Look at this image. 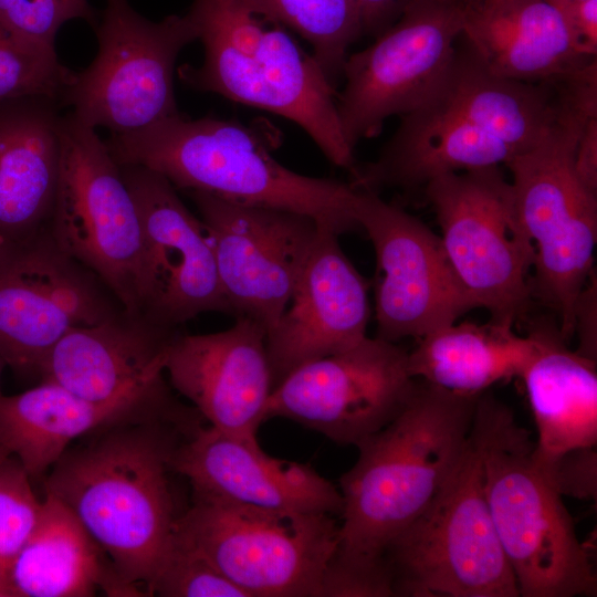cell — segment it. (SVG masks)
<instances>
[{
  "label": "cell",
  "mask_w": 597,
  "mask_h": 597,
  "mask_svg": "<svg viewBox=\"0 0 597 597\" xmlns=\"http://www.w3.org/2000/svg\"><path fill=\"white\" fill-rule=\"evenodd\" d=\"M197 416L181 406L102 428L67 448L45 481L46 493L73 512L123 582L143 596L175 533L169 473Z\"/></svg>",
  "instance_id": "cell-1"
},
{
  "label": "cell",
  "mask_w": 597,
  "mask_h": 597,
  "mask_svg": "<svg viewBox=\"0 0 597 597\" xmlns=\"http://www.w3.org/2000/svg\"><path fill=\"white\" fill-rule=\"evenodd\" d=\"M480 395L417 379L398 416L356 447L357 461L339 480L343 523L334 558L359 565L386 562L388 545L461 461Z\"/></svg>",
  "instance_id": "cell-2"
},
{
  "label": "cell",
  "mask_w": 597,
  "mask_h": 597,
  "mask_svg": "<svg viewBox=\"0 0 597 597\" xmlns=\"http://www.w3.org/2000/svg\"><path fill=\"white\" fill-rule=\"evenodd\" d=\"M266 137L254 125L179 113L136 130L111 133L104 142L118 166L146 167L176 189L303 213L337 235L360 229L357 190L349 182L286 168L273 157L274 143Z\"/></svg>",
  "instance_id": "cell-3"
},
{
  "label": "cell",
  "mask_w": 597,
  "mask_h": 597,
  "mask_svg": "<svg viewBox=\"0 0 597 597\" xmlns=\"http://www.w3.org/2000/svg\"><path fill=\"white\" fill-rule=\"evenodd\" d=\"M188 13L205 54L199 67L178 69L186 85L294 122L333 165L353 170L335 86L286 28L244 0H193Z\"/></svg>",
  "instance_id": "cell-4"
},
{
  "label": "cell",
  "mask_w": 597,
  "mask_h": 597,
  "mask_svg": "<svg viewBox=\"0 0 597 597\" xmlns=\"http://www.w3.org/2000/svg\"><path fill=\"white\" fill-rule=\"evenodd\" d=\"M493 524L523 597L596 596L597 578L562 495L512 409L482 392L472 422Z\"/></svg>",
  "instance_id": "cell-5"
},
{
  "label": "cell",
  "mask_w": 597,
  "mask_h": 597,
  "mask_svg": "<svg viewBox=\"0 0 597 597\" xmlns=\"http://www.w3.org/2000/svg\"><path fill=\"white\" fill-rule=\"evenodd\" d=\"M590 119L558 107L544 137L505 164L516 216L535 249L532 298L555 314L567 342L578 295L595 271L597 192L574 169L576 143Z\"/></svg>",
  "instance_id": "cell-6"
},
{
  "label": "cell",
  "mask_w": 597,
  "mask_h": 597,
  "mask_svg": "<svg viewBox=\"0 0 597 597\" xmlns=\"http://www.w3.org/2000/svg\"><path fill=\"white\" fill-rule=\"evenodd\" d=\"M385 558L396 596H520L485 498L481 452L472 428L451 476L391 541Z\"/></svg>",
  "instance_id": "cell-7"
},
{
  "label": "cell",
  "mask_w": 597,
  "mask_h": 597,
  "mask_svg": "<svg viewBox=\"0 0 597 597\" xmlns=\"http://www.w3.org/2000/svg\"><path fill=\"white\" fill-rule=\"evenodd\" d=\"M46 228L56 245L93 272L130 315H144L145 260L135 201L106 144L71 112Z\"/></svg>",
  "instance_id": "cell-8"
},
{
  "label": "cell",
  "mask_w": 597,
  "mask_h": 597,
  "mask_svg": "<svg viewBox=\"0 0 597 597\" xmlns=\"http://www.w3.org/2000/svg\"><path fill=\"white\" fill-rule=\"evenodd\" d=\"M175 533L249 597H320L339 525L329 514L265 510L192 494Z\"/></svg>",
  "instance_id": "cell-9"
},
{
  "label": "cell",
  "mask_w": 597,
  "mask_h": 597,
  "mask_svg": "<svg viewBox=\"0 0 597 597\" xmlns=\"http://www.w3.org/2000/svg\"><path fill=\"white\" fill-rule=\"evenodd\" d=\"M423 190L449 262L475 308L501 324L525 320L535 249L500 166L442 175Z\"/></svg>",
  "instance_id": "cell-10"
},
{
  "label": "cell",
  "mask_w": 597,
  "mask_h": 597,
  "mask_svg": "<svg viewBox=\"0 0 597 597\" xmlns=\"http://www.w3.org/2000/svg\"><path fill=\"white\" fill-rule=\"evenodd\" d=\"M98 52L74 73L62 107L85 125L127 133L179 114L174 71L181 50L198 40L187 12L153 21L129 0H105L94 28Z\"/></svg>",
  "instance_id": "cell-11"
},
{
  "label": "cell",
  "mask_w": 597,
  "mask_h": 597,
  "mask_svg": "<svg viewBox=\"0 0 597 597\" xmlns=\"http://www.w3.org/2000/svg\"><path fill=\"white\" fill-rule=\"evenodd\" d=\"M473 0H410L366 49L349 54L336 106L352 149L387 118L428 105L451 64Z\"/></svg>",
  "instance_id": "cell-12"
},
{
  "label": "cell",
  "mask_w": 597,
  "mask_h": 597,
  "mask_svg": "<svg viewBox=\"0 0 597 597\" xmlns=\"http://www.w3.org/2000/svg\"><path fill=\"white\" fill-rule=\"evenodd\" d=\"M124 311L103 282L64 253L46 226L0 245V358L36 374L71 329Z\"/></svg>",
  "instance_id": "cell-13"
},
{
  "label": "cell",
  "mask_w": 597,
  "mask_h": 597,
  "mask_svg": "<svg viewBox=\"0 0 597 597\" xmlns=\"http://www.w3.org/2000/svg\"><path fill=\"white\" fill-rule=\"evenodd\" d=\"M416 383L405 348L366 336L292 371L273 389L265 420L285 418L336 443L357 447L398 416Z\"/></svg>",
  "instance_id": "cell-14"
},
{
  "label": "cell",
  "mask_w": 597,
  "mask_h": 597,
  "mask_svg": "<svg viewBox=\"0 0 597 597\" xmlns=\"http://www.w3.org/2000/svg\"><path fill=\"white\" fill-rule=\"evenodd\" d=\"M187 192L212 245L232 315L251 318L268 333L286 308L321 227L303 213Z\"/></svg>",
  "instance_id": "cell-15"
},
{
  "label": "cell",
  "mask_w": 597,
  "mask_h": 597,
  "mask_svg": "<svg viewBox=\"0 0 597 597\" xmlns=\"http://www.w3.org/2000/svg\"><path fill=\"white\" fill-rule=\"evenodd\" d=\"M356 213L376 255L377 337L418 339L475 308L440 235L421 220L365 190H357Z\"/></svg>",
  "instance_id": "cell-16"
},
{
  "label": "cell",
  "mask_w": 597,
  "mask_h": 597,
  "mask_svg": "<svg viewBox=\"0 0 597 597\" xmlns=\"http://www.w3.org/2000/svg\"><path fill=\"white\" fill-rule=\"evenodd\" d=\"M144 241V315L170 328L207 312L232 315L202 222L171 182L137 165L119 166Z\"/></svg>",
  "instance_id": "cell-17"
},
{
  "label": "cell",
  "mask_w": 597,
  "mask_h": 597,
  "mask_svg": "<svg viewBox=\"0 0 597 597\" xmlns=\"http://www.w3.org/2000/svg\"><path fill=\"white\" fill-rule=\"evenodd\" d=\"M174 389L217 430L258 441L273 391L266 329L239 316L224 331L172 339L165 365Z\"/></svg>",
  "instance_id": "cell-18"
},
{
  "label": "cell",
  "mask_w": 597,
  "mask_h": 597,
  "mask_svg": "<svg viewBox=\"0 0 597 597\" xmlns=\"http://www.w3.org/2000/svg\"><path fill=\"white\" fill-rule=\"evenodd\" d=\"M338 237L321 229L286 308L266 333L273 389L302 365L346 350L367 336L368 283Z\"/></svg>",
  "instance_id": "cell-19"
},
{
  "label": "cell",
  "mask_w": 597,
  "mask_h": 597,
  "mask_svg": "<svg viewBox=\"0 0 597 597\" xmlns=\"http://www.w3.org/2000/svg\"><path fill=\"white\" fill-rule=\"evenodd\" d=\"M174 472L193 495L286 512L341 515L343 498L311 465L266 454L258 441L197 426L176 449Z\"/></svg>",
  "instance_id": "cell-20"
},
{
  "label": "cell",
  "mask_w": 597,
  "mask_h": 597,
  "mask_svg": "<svg viewBox=\"0 0 597 597\" xmlns=\"http://www.w3.org/2000/svg\"><path fill=\"white\" fill-rule=\"evenodd\" d=\"M178 333L145 315L122 311L66 333L45 358L39 376L96 402L153 396L169 389L163 374Z\"/></svg>",
  "instance_id": "cell-21"
},
{
  "label": "cell",
  "mask_w": 597,
  "mask_h": 597,
  "mask_svg": "<svg viewBox=\"0 0 597 597\" xmlns=\"http://www.w3.org/2000/svg\"><path fill=\"white\" fill-rule=\"evenodd\" d=\"M400 117L377 158L356 164L349 172L355 189L410 191L442 175L505 165L519 154L439 105L430 104Z\"/></svg>",
  "instance_id": "cell-22"
},
{
  "label": "cell",
  "mask_w": 597,
  "mask_h": 597,
  "mask_svg": "<svg viewBox=\"0 0 597 597\" xmlns=\"http://www.w3.org/2000/svg\"><path fill=\"white\" fill-rule=\"evenodd\" d=\"M177 405L169 389L96 402L55 383L41 381L17 395L0 394V448L32 478L52 468L75 440L117 422L168 412Z\"/></svg>",
  "instance_id": "cell-23"
},
{
  "label": "cell",
  "mask_w": 597,
  "mask_h": 597,
  "mask_svg": "<svg viewBox=\"0 0 597 597\" xmlns=\"http://www.w3.org/2000/svg\"><path fill=\"white\" fill-rule=\"evenodd\" d=\"M63 108L25 96L0 102V241L23 240L44 228L60 177Z\"/></svg>",
  "instance_id": "cell-24"
},
{
  "label": "cell",
  "mask_w": 597,
  "mask_h": 597,
  "mask_svg": "<svg viewBox=\"0 0 597 597\" xmlns=\"http://www.w3.org/2000/svg\"><path fill=\"white\" fill-rule=\"evenodd\" d=\"M535 349L522 377L537 431L541 464L597 443L596 360L572 350L556 317L527 320Z\"/></svg>",
  "instance_id": "cell-25"
},
{
  "label": "cell",
  "mask_w": 597,
  "mask_h": 597,
  "mask_svg": "<svg viewBox=\"0 0 597 597\" xmlns=\"http://www.w3.org/2000/svg\"><path fill=\"white\" fill-rule=\"evenodd\" d=\"M462 34L491 71L522 82L553 81L596 57L582 52L545 0L474 1Z\"/></svg>",
  "instance_id": "cell-26"
},
{
  "label": "cell",
  "mask_w": 597,
  "mask_h": 597,
  "mask_svg": "<svg viewBox=\"0 0 597 597\" xmlns=\"http://www.w3.org/2000/svg\"><path fill=\"white\" fill-rule=\"evenodd\" d=\"M13 597L143 596L118 576L73 512L46 493L8 579Z\"/></svg>",
  "instance_id": "cell-27"
},
{
  "label": "cell",
  "mask_w": 597,
  "mask_h": 597,
  "mask_svg": "<svg viewBox=\"0 0 597 597\" xmlns=\"http://www.w3.org/2000/svg\"><path fill=\"white\" fill-rule=\"evenodd\" d=\"M430 104L454 113L517 153L536 145L556 117L551 82L528 83L494 73L462 33Z\"/></svg>",
  "instance_id": "cell-28"
},
{
  "label": "cell",
  "mask_w": 597,
  "mask_h": 597,
  "mask_svg": "<svg viewBox=\"0 0 597 597\" xmlns=\"http://www.w3.org/2000/svg\"><path fill=\"white\" fill-rule=\"evenodd\" d=\"M533 336L489 321L455 322L418 338L408 352L410 375L442 389L478 396L492 385L520 376L533 355Z\"/></svg>",
  "instance_id": "cell-29"
},
{
  "label": "cell",
  "mask_w": 597,
  "mask_h": 597,
  "mask_svg": "<svg viewBox=\"0 0 597 597\" xmlns=\"http://www.w3.org/2000/svg\"><path fill=\"white\" fill-rule=\"evenodd\" d=\"M244 1L307 41L327 80L334 86L337 84L350 45L363 35L354 0Z\"/></svg>",
  "instance_id": "cell-30"
},
{
  "label": "cell",
  "mask_w": 597,
  "mask_h": 597,
  "mask_svg": "<svg viewBox=\"0 0 597 597\" xmlns=\"http://www.w3.org/2000/svg\"><path fill=\"white\" fill-rule=\"evenodd\" d=\"M73 74L56 54L30 48L0 25V102L43 96L61 104Z\"/></svg>",
  "instance_id": "cell-31"
},
{
  "label": "cell",
  "mask_w": 597,
  "mask_h": 597,
  "mask_svg": "<svg viewBox=\"0 0 597 597\" xmlns=\"http://www.w3.org/2000/svg\"><path fill=\"white\" fill-rule=\"evenodd\" d=\"M164 597H249L176 533L148 587Z\"/></svg>",
  "instance_id": "cell-32"
},
{
  "label": "cell",
  "mask_w": 597,
  "mask_h": 597,
  "mask_svg": "<svg viewBox=\"0 0 597 597\" xmlns=\"http://www.w3.org/2000/svg\"><path fill=\"white\" fill-rule=\"evenodd\" d=\"M41 509L31 476L15 458L8 457L0 465V585L9 590L10 570L33 532Z\"/></svg>",
  "instance_id": "cell-33"
},
{
  "label": "cell",
  "mask_w": 597,
  "mask_h": 597,
  "mask_svg": "<svg viewBox=\"0 0 597 597\" xmlns=\"http://www.w3.org/2000/svg\"><path fill=\"white\" fill-rule=\"evenodd\" d=\"M77 19L95 28L98 14L88 0H0V25L45 54H56V34L62 25Z\"/></svg>",
  "instance_id": "cell-34"
},
{
  "label": "cell",
  "mask_w": 597,
  "mask_h": 597,
  "mask_svg": "<svg viewBox=\"0 0 597 597\" xmlns=\"http://www.w3.org/2000/svg\"><path fill=\"white\" fill-rule=\"evenodd\" d=\"M396 596L388 563L364 566L331 557L321 585L320 597Z\"/></svg>",
  "instance_id": "cell-35"
},
{
  "label": "cell",
  "mask_w": 597,
  "mask_h": 597,
  "mask_svg": "<svg viewBox=\"0 0 597 597\" xmlns=\"http://www.w3.org/2000/svg\"><path fill=\"white\" fill-rule=\"evenodd\" d=\"M538 464L562 496L596 498V447L574 449L548 463Z\"/></svg>",
  "instance_id": "cell-36"
},
{
  "label": "cell",
  "mask_w": 597,
  "mask_h": 597,
  "mask_svg": "<svg viewBox=\"0 0 597 597\" xmlns=\"http://www.w3.org/2000/svg\"><path fill=\"white\" fill-rule=\"evenodd\" d=\"M583 53L597 56V0H562L552 4Z\"/></svg>",
  "instance_id": "cell-37"
},
{
  "label": "cell",
  "mask_w": 597,
  "mask_h": 597,
  "mask_svg": "<svg viewBox=\"0 0 597 597\" xmlns=\"http://www.w3.org/2000/svg\"><path fill=\"white\" fill-rule=\"evenodd\" d=\"M597 280L596 273L590 275L578 295L574 311V335L578 337L580 355L596 360L597 358Z\"/></svg>",
  "instance_id": "cell-38"
},
{
  "label": "cell",
  "mask_w": 597,
  "mask_h": 597,
  "mask_svg": "<svg viewBox=\"0 0 597 597\" xmlns=\"http://www.w3.org/2000/svg\"><path fill=\"white\" fill-rule=\"evenodd\" d=\"M360 17L363 34L378 36L402 13L410 0H354Z\"/></svg>",
  "instance_id": "cell-39"
},
{
  "label": "cell",
  "mask_w": 597,
  "mask_h": 597,
  "mask_svg": "<svg viewBox=\"0 0 597 597\" xmlns=\"http://www.w3.org/2000/svg\"><path fill=\"white\" fill-rule=\"evenodd\" d=\"M574 169L578 179L597 192V118L590 119L578 136Z\"/></svg>",
  "instance_id": "cell-40"
},
{
  "label": "cell",
  "mask_w": 597,
  "mask_h": 597,
  "mask_svg": "<svg viewBox=\"0 0 597 597\" xmlns=\"http://www.w3.org/2000/svg\"><path fill=\"white\" fill-rule=\"evenodd\" d=\"M0 597H12V594L7 587L0 585Z\"/></svg>",
  "instance_id": "cell-41"
},
{
  "label": "cell",
  "mask_w": 597,
  "mask_h": 597,
  "mask_svg": "<svg viewBox=\"0 0 597 597\" xmlns=\"http://www.w3.org/2000/svg\"><path fill=\"white\" fill-rule=\"evenodd\" d=\"M10 457L3 449L0 448V465L4 462V460Z\"/></svg>",
  "instance_id": "cell-42"
},
{
  "label": "cell",
  "mask_w": 597,
  "mask_h": 597,
  "mask_svg": "<svg viewBox=\"0 0 597 597\" xmlns=\"http://www.w3.org/2000/svg\"><path fill=\"white\" fill-rule=\"evenodd\" d=\"M500 0H481L480 2L483 3V4H492V3H495Z\"/></svg>",
  "instance_id": "cell-43"
},
{
  "label": "cell",
  "mask_w": 597,
  "mask_h": 597,
  "mask_svg": "<svg viewBox=\"0 0 597 597\" xmlns=\"http://www.w3.org/2000/svg\"><path fill=\"white\" fill-rule=\"evenodd\" d=\"M545 1L548 2L549 4H553V3L557 2V1H562V0H545Z\"/></svg>",
  "instance_id": "cell-44"
},
{
  "label": "cell",
  "mask_w": 597,
  "mask_h": 597,
  "mask_svg": "<svg viewBox=\"0 0 597 597\" xmlns=\"http://www.w3.org/2000/svg\"><path fill=\"white\" fill-rule=\"evenodd\" d=\"M1 363H3V362H2L1 358H0V371H1ZM0 394H1V390H0Z\"/></svg>",
  "instance_id": "cell-45"
},
{
  "label": "cell",
  "mask_w": 597,
  "mask_h": 597,
  "mask_svg": "<svg viewBox=\"0 0 597 597\" xmlns=\"http://www.w3.org/2000/svg\"><path fill=\"white\" fill-rule=\"evenodd\" d=\"M474 1H481V0H474Z\"/></svg>",
  "instance_id": "cell-46"
},
{
  "label": "cell",
  "mask_w": 597,
  "mask_h": 597,
  "mask_svg": "<svg viewBox=\"0 0 597 597\" xmlns=\"http://www.w3.org/2000/svg\"><path fill=\"white\" fill-rule=\"evenodd\" d=\"M1 243H2V242L0 241V245H1Z\"/></svg>",
  "instance_id": "cell-47"
}]
</instances>
